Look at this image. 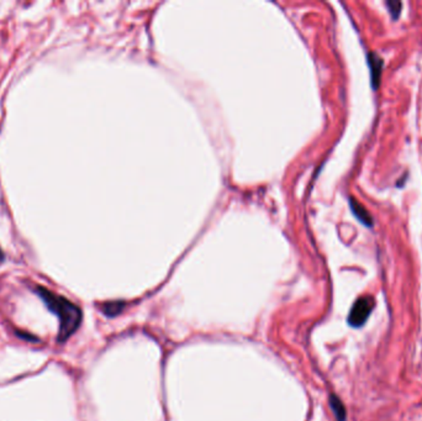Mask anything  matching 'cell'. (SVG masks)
Instances as JSON below:
<instances>
[{
    "mask_svg": "<svg viewBox=\"0 0 422 421\" xmlns=\"http://www.w3.org/2000/svg\"><path fill=\"white\" fill-rule=\"evenodd\" d=\"M35 293L40 296L44 300L46 306L58 316L60 319V333L57 336V340L60 342L69 339L72 335L75 334L77 328H79L82 322V311L75 303H72L67 298L62 297L60 294H56L53 291L36 285Z\"/></svg>",
    "mask_w": 422,
    "mask_h": 421,
    "instance_id": "6da1fadb",
    "label": "cell"
},
{
    "mask_svg": "<svg viewBox=\"0 0 422 421\" xmlns=\"http://www.w3.org/2000/svg\"><path fill=\"white\" fill-rule=\"evenodd\" d=\"M375 308V299L372 296H362L354 302L348 314L347 322L352 328H360L366 324Z\"/></svg>",
    "mask_w": 422,
    "mask_h": 421,
    "instance_id": "7a4b0ae2",
    "label": "cell"
},
{
    "mask_svg": "<svg viewBox=\"0 0 422 421\" xmlns=\"http://www.w3.org/2000/svg\"><path fill=\"white\" fill-rule=\"evenodd\" d=\"M367 58H368V66H369V73H371V83H372L373 89L375 91L380 83L384 61L375 52H369Z\"/></svg>",
    "mask_w": 422,
    "mask_h": 421,
    "instance_id": "3957f363",
    "label": "cell"
},
{
    "mask_svg": "<svg viewBox=\"0 0 422 421\" xmlns=\"http://www.w3.org/2000/svg\"><path fill=\"white\" fill-rule=\"evenodd\" d=\"M349 205H351V210L354 214V217H357V220L366 225L367 228H372L373 217H371L369 211L367 210L363 205L358 203L356 199H349Z\"/></svg>",
    "mask_w": 422,
    "mask_h": 421,
    "instance_id": "277c9868",
    "label": "cell"
},
{
    "mask_svg": "<svg viewBox=\"0 0 422 421\" xmlns=\"http://www.w3.org/2000/svg\"><path fill=\"white\" fill-rule=\"evenodd\" d=\"M330 407H331L334 414H335L336 420L346 421V419H347L346 408H345L343 402H341V399L336 396V394H331L330 396Z\"/></svg>",
    "mask_w": 422,
    "mask_h": 421,
    "instance_id": "5b68a950",
    "label": "cell"
},
{
    "mask_svg": "<svg viewBox=\"0 0 422 421\" xmlns=\"http://www.w3.org/2000/svg\"><path fill=\"white\" fill-rule=\"evenodd\" d=\"M124 309V304L120 302H112V303L104 304L103 306V313L108 316L118 315L119 313H121Z\"/></svg>",
    "mask_w": 422,
    "mask_h": 421,
    "instance_id": "8992f818",
    "label": "cell"
},
{
    "mask_svg": "<svg viewBox=\"0 0 422 421\" xmlns=\"http://www.w3.org/2000/svg\"><path fill=\"white\" fill-rule=\"evenodd\" d=\"M385 5L388 8V10H389L393 19L397 20L400 16L401 8H403V3L401 1H386Z\"/></svg>",
    "mask_w": 422,
    "mask_h": 421,
    "instance_id": "52a82bcc",
    "label": "cell"
},
{
    "mask_svg": "<svg viewBox=\"0 0 422 421\" xmlns=\"http://www.w3.org/2000/svg\"><path fill=\"white\" fill-rule=\"evenodd\" d=\"M4 258H5V254L3 252V250L0 248V262H1V261H4Z\"/></svg>",
    "mask_w": 422,
    "mask_h": 421,
    "instance_id": "ba28073f",
    "label": "cell"
}]
</instances>
